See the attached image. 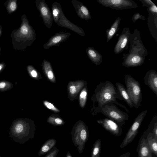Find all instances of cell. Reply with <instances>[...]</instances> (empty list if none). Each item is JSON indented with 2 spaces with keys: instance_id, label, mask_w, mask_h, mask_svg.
I'll use <instances>...</instances> for the list:
<instances>
[{
  "instance_id": "obj_30",
  "label": "cell",
  "mask_w": 157,
  "mask_h": 157,
  "mask_svg": "<svg viewBox=\"0 0 157 157\" xmlns=\"http://www.w3.org/2000/svg\"><path fill=\"white\" fill-rule=\"evenodd\" d=\"M44 105L47 108L52 110L55 112H59L60 111L57 108L52 104L46 101H43Z\"/></svg>"
},
{
  "instance_id": "obj_35",
  "label": "cell",
  "mask_w": 157,
  "mask_h": 157,
  "mask_svg": "<svg viewBox=\"0 0 157 157\" xmlns=\"http://www.w3.org/2000/svg\"><path fill=\"white\" fill-rule=\"evenodd\" d=\"M66 157H72L69 151H68L66 154Z\"/></svg>"
},
{
  "instance_id": "obj_4",
  "label": "cell",
  "mask_w": 157,
  "mask_h": 157,
  "mask_svg": "<svg viewBox=\"0 0 157 157\" xmlns=\"http://www.w3.org/2000/svg\"><path fill=\"white\" fill-rule=\"evenodd\" d=\"M52 10L53 21L58 25L69 29L82 36H85L83 29L71 22L65 17L59 2H53L52 5Z\"/></svg>"
},
{
  "instance_id": "obj_29",
  "label": "cell",
  "mask_w": 157,
  "mask_h": 157,
  "mask_svg": "<svg viewBox=\"0 0 157 157\" xmlns=\"http://www.w3.org/2000/svg\"><path fill=\"white\" fill-rule=\"evenodd\" d=\"M59 151V149L55 146L47 154L45 157H56Z\"/></svg>"
},
{
  "instance_id": "obj_28",
  "label": "cell",
  "mask_w": 157,
  "mask_h": 157,
  "mask_svg": "<svg viewBox=\"0 0 157 157\" xmlns=\"http://www.w3.org/2000/svg\"><path fill=\"white\" fill-rule=\"evenodd\" d=\"M27 70L30 76L35 79H38L39 78L40 74L39 72L32 66H29Z\"/></svg>"
},
{
  "instance_id": "obj_32",
  "label": "cell",
  "mask_w": 157,
  "mask_h": 157,
  "mask_svg": "<svg viewBox=\"0 0 157 157\" xmlns=\"http://www.w3.org/2000/svg\"><path fill=\"white\" fill-rule=\"evenodd\" d=\"M142 4L143 7L145 6L147 7L155 4L150 0H139Z\"/></svg>"
},
{
  "instance_id": "obj_19",
  "label": "cell",
  "mask_w": 157,
  "mask_h": 157,
  "mask_svg": "<svg viewBox=\"0 0 157 157\" xmlns=\"http://www.w3.org/2000/svg\"><path fill=\"white\" fill-rule=\"evenodd\" d=\"M42 68L45 75L51 82H56V78L51 63L48 61L44 59L42 64Z\"/></svg>"
},
{
  "instance_id": "obj_25",
  "label": "cell",
  "mask_w": 157,
  "mask_h": 157,
  "mask_svg": "<svg viewBox=\"0 0 157 157\" xmlns=\"http://www.w3.org/2000/svg\"><path fill=\"white\" fill-rule=\"evenodd\" d=\"M87 97V89L85 86L81 90L79 96V104L82 108L85 106Z\"/></svg>"
},
{
  "instance_id": "obj_38",
  "label": "cell",
  "mask_w": 157,
  "mask_h": 157,
  "mask_svg": "<svg viewBox=\"0 0 157 157\" xmlns=\"http://www.w3.org/2000/svg\"></svg>"
},
{
  "instance_id": "obj_12",
  "label": "cell",
  "mask_w": 157,
  "mask_h": 157,
  "mask_svg": "<svg viewBox=\"0 0 157 157\" xmlns=\"http://www.w3.org/2000/svg\"><path fill=\"white\" fill-rule=\"evenodd\" d=\"M106 130L116 136H120L122 132V127L117 122L107 117L96 121Z\"/></svg>"
},
{
  "instance_id": "obj_3",
  "label": "cell",
  "mask_w": 157,
  "mask_h": 157,
  "mask_svg": "<svg viewBox=\"0 0 157 157\" xmlns=\"http://www.w3.org/2000/svg\"><path fill=\"white\" fill-rule=\"evenodd\" d=\"M35 131L33 121L26 118H18L12 122L10 128L9 136L13 142L24 144L34 137Z\"/></svg>"
},
{
  "instance_id": "obj_11",
  "label": "cell",
  "mask_w": 157,
  "mask_h": 157,
  "mask_svg": "<svg viewBox=\"0 0 157 157\" xmlns=\"http://www.w3.org/2000/svg\"><path fill=\"white\" fill-rule=\"evenodd\" d=\"M131 34L128 28H124L123 29L114 49L115 54H119L128 48Z\"/></svg>"
},
{
  "instance_id": "obj_24",
  "label": "cell",
  "mask_w": 157,
  "mask_h": 157,
  "mask_svg": "<svg viewBox=\"0 0 157 157\" xmlns=\"http://www.w3.org/2000/svg\"><path fill=\"white\" fill-rule=\"evenodd\" d=\"M101 148V142L100 139L96 141L92 149L91 157H100Z\"/></svg>"
},
{
  "instance_id": "obj_21",
  "label": "cell",
  "mask_w": 157,
  "mask_h": 157,
  "mask_svg": "<svg viewBox=\"0 0 157 157\" xmlns=\"http://www.w3.org/2000/svg\"><path fill=\"white\" fill-rule=\"evenodd\" d=\"M152 124L153 121L151 119L150 123L151 131L149 132L146 139L152 153L157 156V138L154 136L151 132Z\"/></svg>"
},
{
  "instance_id": "obj_7",
  "label": "cell",
  "mask_w": 157,
  "mask_h": 157,
  "mask_svg": "<svg viewBox=\"0 0 157 157\" xmlns=\"http://www.w3.org/2000/svg\"><path fill=\"white\" fill-rule=\"evenodd\" d=\"M100 112L107 118L117 122L122 127L128 120V113L120 110L114 103H108L101 108Z\"/></svg>"
},
{
  "instance_id": "obj_13",
  "label": "cell",
  "mask_w": 157,
  "mask_h": 157,
  "mask_svg": "<svg viewBox=\"0 0 157 157\" xmlns=\"http://www.w3.org/2000/svg\"><path fill=\"white\" fill-rule=\"evenodd\" d=\"M71 33L63 31L56 33L52 36L48 42L44 44L43 47L45 49H48L53 46H59L60 44L67 40Z\"/></svg>"
},
{
  "instance_id": "obj_23",
  "label": "cell",
  "mask_w": 157,
  "mask_h": 157,
  "mask_svg": "<svg viewBox=\"0 0 157 157\" xmlns=\"http://www.w3.org/2000/svg\"><path fill=\"white\" fill-rule=\"evenodd\" d=\"M56 140L54 138L47 140L42 145L38 152L39 156H42L47 154L53 147L55 146Z\"/></svg>"
},
{
  "instance_id": "obj_17",
  "label": "cell",
  "mask_w": 157,
  "mask_h": 157,
  "mask_svg": "<svg viewBox=\"0 0 157 157\" xmlns=\"http://www.w3.org/2000/svg\"><path fill=\"white\" fill-rule=\"evenodd\" d=\"M86 82L83 81L70 82L67 86L70 96L73 98H75L80 91L86 86Z\"/></svg>"
},
{
  "instance_id": "obj_5",
  "label": "cell",
  "mask_w": 157,
  "mask_h": 157,
  "mask_svg": "<svg viewBox=\"0 0 157 157\" xmlns=\"http://www.w3.org/2000/svg\"><path fill=\"white\" fill-rule=\"evenodd\" d=\"M71 135L72 142L79 154L82 153L89 136L87 126L82 121H78L74 126Z\"/></svg>"
},
{
  "instance_id": "obj_6",
  "label": "cell",
  "mask_w": 157,
  "mask_h": 157,
  "mask_svg": "<svg viewBox=\"0 0 157 157\" xmlns=\"http://www.w3.org/2000/svg\"><path fill=\"white\" fill-rule=\"evenodd\" d=\"M124 83L126 90L134 107L138 109L142 101V94L140 85L139 82L131 75H125Z\"/></svg>"
},
{
  "instance_id": "obj_15",
  "label": "cell",
  "mask_w": 157,
  "mask_h": 157,
  "mask_svg": "<svg viewBox=\"0 0 157 157\" xmlns=\"http://www.w3.org/2000/svg\"><path fill=\"white\" fill-rule=\"evenodd\" d=\"M71 3L77 15L80 18L86 20L91 19L92 17L89 10L82 3L77 0H72Z\"/></svg>"
},
{
  "instance_id": "obj_34",
  "label": "cell",
  "mask_w": 157,
  "mask_h": 157,
  "mask_svg": "<svg viewBox=\"0 0 157 157\" xmlns=\"http://www.w3.org/2000/svg\"><path fill=\"white\" fill-rule=\"evenodd\" d=\"M130 153L129 152L123 154L120 156L119 157H130Z\"/></svg>"
},
{
  "instance_id": "obj_37",
  "label": "cell",
  "mask_w": 157,
  "mask_h": 157,
  "mask_svg": "<svg viewBox=\"0 0 157 157\" xmlns=\"http://www.w3.org/2000/svg\"><path fill=\"white\" fill-rule=\"evenodd\" d=\"M0 157H1L0 156Z\"/></svg>"
},
{
  "instance_id": "obj_16",
  "label": "cell",
  "mask_w": 157,
  "mask_h": 157,
  "mask_svg": "<svg viewBox=\"0 0 157 157\" xmlns=\"http://www.w3.org/2000/svg\"><path fill=\"white\" fill-rule=\"evenodd\" d=\"M138 157H153L152 152L146 139L141 137L137 148Z\"/></svg>"
},
{
  "instance_id": "obj_10",
  "label": "cell",
  "mask_w": 157,
  "mask_h": 157,
  "mask_svg": "<svg viewBox=\"0 0 157 157\" xmlns=\"http://www.w3.org/2000/svg\"><path fill=\"white\" fill-rule=\"evenodd\" d=\"M36 4L44 25L50 29L52 25L53 20L52 12L48 5L45 0H36Z\"/></svg>"
},
{
  "instance_id": "obj_1",
  "label": "cell",
  "mask_w": 157,
  "mask_h": 157,
  "mask_svg": "<svg viewBox=\"0 0 157 157\" xmlns=\"http://www.w3.org/2000/svg\"><path fill=\"white\" fill-rule=\"evenodd\" d=\"M117 99L123 100L112 82L109 81L100 82L97 85L91 98L93 103L91 110L92 115H96L99 113L102 107L109 103L116 104L129 113V111L128 109L118 102Z\"/></svg>"
},
{
  "instance_id": "obj_20",
  "label": "cell",
  "mask_w": 157,
  "mask_h": 157,
  "mask_svg": "<svg viewBox=\"0 0 157 157\" xmlns=\"http://www.w3.org/2000/svg\"><path fill=\"white\" fill-rule=\"evenodd\" d=\"M115 85L116 89L120 94L123 100H124L126 103L130 108H133L134 107L133 104L124 85L119 82H116Z\"/></svg>"
},
{
  "instance_id": "obj_22",
  "label": "cell",
  "mask_w": 157,
  "mask_h": 157,
  "mask_svg": "<svg viewBox=\"0 0 157 157\" xmlns=\"http://www.w3.org/2000/svg\"><path fill=\"white\" fill-rule=\"evenodd\" d=\"M121 20V18L118 17L110 27L106 31L107 42H108L114 36L118 30Z\"/></svg>"
},
{
  "instance_id": "obj_26",
  "label": "cell",
  "mask_w": 157,
  "mask_h": 157,
  "mask_svg": "<svg viewBox=\"0 0 157 157\" xmlns=\"http://www.w3.org/2000/svg\"><path fill=\"white\" fill-rule=\"evenodd\" d=\"M48 122L52 125L60 126L64 124V121L61 118L56 117H50L47 119Z\"/></svg>"
},
{
  "instance_id": "obj_31",
  "label": "cell",
  "mask_w": 157,
  "mask_h": 157,
  "mask_svg": "<svg viewBox=\"0 0 157 157\" xmlns=\"http://www.w3.org/2000/svg\"><path fill=\"white\" fill-rule=\"evenodd\" d=\"M133 22L135 23L138 19L145 20V18L144 16L138 13L134 14L132 17V19Z\"/></svg>"
},
{
  "instance_id": "obj_33",
  "label": "cell",
  "mask_w": 157,
  "mask_h": 157,
  "mask_svg": "<svg viewBox=\"0 0 157 157\" xmlns=\"http://www.w3.org/2000/svg\"><path fill=\"white\" fill-rule=\"evenodd\" d=\"M10 8L11 11H14L17 7V5L16 2H11L10 3Z\"/></svg>"
},
{
  "instance_id": "obj_9",
  "label": "cell",
  "mask_w": 157,
  "mask_h": 157,
  "mask_svg": "<svg viewBox=\"0 0 157 157\" xmlns=\"http://www.w3.org/2000/svg\"><path fill=\"white\" fill-rule=\"evenodd\" d=\"M102 6L116 10L136 8L137 4L132 0H97Z\"/></svg>"
},
{
  "instance_id": "obj_14",
  "label": "cell",
  "mask_w": 157,
  "mask_h": 157,
  "mask_svg": "<svg viewBox=\"0 0 157 157\" xmlns=\"http://www.w3.org/2000/svg\"><path fill=\"white\" fill-rule=\"evenodd\" d=\"M144 83L157 96V73L154 70L148 71L144 77Z\"/></svg>"
},
{
  "instance_id": "obj_27",
  "label": "cell",
  "mask_w": 157,
  "mask_h": 157,
  "mask_svg": "<svg viewBox=\"0 0 157 157\" xmlns=\"http://www.w3.org/2000/svg\"><path fill=\"white\" fill-rule=\"evenodd\" d=\"M13 87V85L10 82L6 80L0 81V91H6Z\"/></svg>"
},
{
  "instance_id": "obj_36",
  "label": "cell",
  "mask_w": 157,
  "mask_h": 157,
  "mask_svg": "<svg viewBox=\"0 0 157 157\" xmlns=\"http://www.w3.org/2000/svg\"><path fill=\"white\" fill-rule=\"evenodd\" d=\"M4 66L2 64L0 65V72L3 69Z\"/></svg>"
},
{
  "instance_id": "obj_2",
  "label": "cell",
  "mask_w": 157,
  "mask_h": 157,
  "mask_svg": "<svg viewBox=\"0 0 157 157\" xmlns=\"http://www.w3.org/2000/svg\"><path fill=\"white\" fill-rule=\"evenodd\" d=\"M129 42L130 47L128 53L123 56L122 66L126 67H138L144 62L147 52L140 37V32L135 29L131 34Z\"/></svg>"
},
{
  "instance_id": "obj_8",
  "label": "cell",
  "mask_w": 157,
  "mask_h": 157,
  "mask_svg": "<svg viewBox=\"0 0 157 157\" xmlns=\"http://www.w3.org/2000/svg\"><path fill=\"white\" fill-rule=\"evenodd\" d=\"M147 113V109L142 111L135 118L120 145V147L121 148L126 146L135 138L138 133L139 128Z\"/></svg>"
},
{
  "instance_id": "obj_18",
  "label": "cell",
  "mask_w": 157,
  "mask_h": 157,
  "mask_svg": "<svg viewBox=\"0 0 157 157\" xmlns=\"http://www.w3.org/2000/svg\"><path fill=\"white\" fill-rule=\"evenodd\" d=\"M86 52L88 57L92 63L97 65L101 63L103 60L102 56L94 48L88 47Z\"/></svg>"
}]
</instances>
